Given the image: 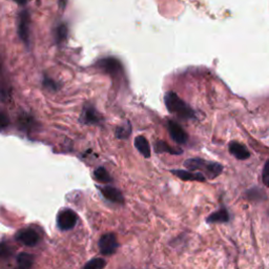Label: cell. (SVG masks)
I'll list each match as a JSON object with an SVG mask.
<instances>
[{
	"label": "cell",
	"instance_id": "6da1fadb",
	"mask_svg": "<svg viewBox=\"0 0 269 269\" xmlns=\"http://www.w3.org/2000/svg\"><path fill=\"white\" fill-rule=\"evenodd\" d=\"M164 102L166 109L170 114H174L182 120H190L196 118L195 111L189 105L182 100L174 92H168L165 94Z\"/></svg>",
	"mask_w": 269,
	"mask_h": 269
},
{
	"label": "cell",
	"instance_id": "7a4b0ae2",
	"mask_svg": "<svg viewBox=\"0 0 269 269\" xmlns=\"http://www.w3.org/2000/svg\"><path fill=\"white\" fill-rule=\"evenodd\" d=\"M184 166L190 171L202 172L208 179H215L222 174L223 166L217 162L206 161L200 158H191L184 162Z\"/></svg>",
	"mask_w": 269,
	"mask_h": 269
},
{
	"label": "cell",
	"instance_id": "3957f363",
	"mask_svg": "<svg viewBox=\"0 0 269 269\" xmlns=\"http://www.w3.org/2000/svg\"><path fill=\"white\" fill-rule=\"evenodd\" d=\"M95 66L102 73L110 75L112 77H118L123 72L120 61L116 58H113V57H108V58L97 61Z\"/></svg>",
	"mask_w": 269,
	"mask_h": 269
},
{
	"label": "cell",
	"instance_id": "277c9868",
	"mask_svg": "<svg viewBox=\"0 0 269 269\" xmlns=\"http://www.w3.org/2000/svg\"><path fill=\"white\" fill-rule=\"evenodd\" d=\"M77 221H78V217H77L75 211L65 208L57 216V226L62 232H67V230H71L76 226Z\"/></svg>",
	"mask_w": 269,
	"mask_h": 269
},
{
	"label": "cell",
	"instance_id": "5b68a950",
	"mask_svg": "<svg viewBox=\"0 0 269 269\" xmlns=\"http://www.w3.org/2000/svg\"><path fill=\"white\" fill-rule=\"evenodd\" d=\"M99 251L104 256H111L117 252L119 247L117 237L113 233L104 234L99 239Z\"/></svg>",
	"mask_w": 269,
	"mask_h": 269
},
{
	"label": "cell",
	"instance_id": "8992f818",
	"mask_svg": "<svg viewBox=\"0 0 269 269\" xmlns=\"http://www.w3.org/2000/svg\"><path fill=\"white\" fill-rule=\"evenodd\" d=\"M79 120L81 123L86 124V126H99V124H101L102 117L93 105L85 104Z\"/></svg>",
	"mask_w": 269,
	"mask_h": 269
},
{
	"label": "cell",
	"instance_id": "52a82bcc",
	"mask_svg": "<svg viewBox=\"0 0 269 269\" xmlns=\"http://www.w3.org/2000/svg\"><path fill=\"white\" fill-rule=\"evenodd\" d=\"M17 241L25 246H35L40 241V236L33 228H24L19 230L16 235Z\"/></svg>",
	"mask_w": 269,
	"mask_h": 269
},
{
	"label": "cell",
	"instance_id": "ba28073f",
	"mask_svg": "<svg viewBox=\"0 0 269 269\" xmlns=\"http://www.w3.org/2000/svg\"><path fill=\"white\" fill-rule=\"evenodd\" d=\"M167 130L169 133V136L176 143L181 144L182 145V144H185L187 142L188 140L187 134L178 122L172 120L167 121Z\"/></svg>",
	"mask_w": 269,
	"mask_h": 269
},
{
	"label": "cell",
	"instance_id": "9c48e42d",
	"mask_svg": "<svg viewBox=\"0 0 269 269\" xmlns=\"http://www.w3.org/2000/svg\"><path fill=\"white\" fill-rule=\"evenodd\" d=\"M18 33L21 40L28 45L30 43V15H28L27 11H23L19 17Z\"/></svg>",
	"mask_w": 269,
	"mask_h": 269
},
{
	"label": "cell",
	"instance_id": "30bf717a",
	"mask_svg": "<svg viewBox=\"0 0 269 269\" xmlns=\"http://www.w3.org/2000/svg\"><path fill=\"white\" fill-rule=\"evenodd\" d=\"M98 188L101 191L103 197L105 199H108L109 201H112L114 202V203H120V204H122L124 202V197L118 188L113 187L111 185L101 186V187L98 186Z\"/></svg>",
	"mask_w": 269,
	"mask_h": 269
},
{
	"label": "cell",
	"instance_id": "8fae6325",
	"mask_svg": "<svg viewBox=\"0 0 269 269\" xmlns=\"http://www.w3.org/2000/svg\"><path fill=\"white\" fill-rule=\"evenodd\" d=\"M172 175H175L179 179L183 181H199V182H205V176L199 171H188L183 169H172L170 170Z\"/></svg>",
	"mask_w": 269,
	"mask_h": 269
},
{
	"label": "cell",
	"instance_id": "7c38bea8",
	"mask_svg": "<svg viewBox=\"0 0 269 269\" xmlns=\"http://www.w3.org/2000/svg\"><path fill=\"white\" fill-rule=\"evenodd\" d=\"M228 148L229 152L238 160H246L251 157V152H249L247 147L239 142H230Z\"/></svg>",
	"mask_w": 269,
	"mask_h": 269
},
{
	"label": "cell",
	"instance_id": "4fadbf2b",
	"mask_svg": "<svg viewBox=\"0 0 269 269\" xmlns=\"http://www.w3.org/2000/svg\"><path fill=\"white\" fill-rule=\"evenodd\" d=\"M228 221H229L228 210L225 207H222L219 210L215 211V213L209 215L207 217L206 222L209 224H215V223H226Z\"/></svg>",
	"mask_w": 269,
	"mask_h": 269
},
{
	"label": "cell",
	"instance_id": "5bb4252c",
	"mask_svg": "<svg viewBox=\"0 0 269 269\" xmlns=\"http://www.w3.org/2000/svg\"><path fill=\"white\" fill-rule=\"evenodd\" d=\"M134 144V146H136V148L138 149V151L144 158L148 159L150 157V153H151L150 145H149V143L145 137H143V136L136 137Z\"/></svg>",
	"mask_w": 269,
	"mask_h": 269
},
{
	"label": "cell",
	"instance_id": "9a60e30c",
	"mask_svg": "<svg viewBox=\"0 0 269 269\" xmlns=\"http://www.w3.org/2000/svg\"><path fill=\"white\" fill-rule=\"evenodd\" d=\"M34 264V257L30 254H20L17 257L16 269H31Z\"/></svg>",
	"mask_w": 269,
	"mask_h": 269
},
{
	"label": "cell",
	"instance_id": "2e32d148",
	"mask_svg": "<svg viewBox=\"0 0 269 269\" xmlns=\"http://www.w3.org/2000/svg\"><path fill=\"white\" fill-rule=\"evenodd\" d=\"M155 150L158 153L159 152H168V153H171V155H181V153L183 152V150L182 149L171 147L164 141H157L155 144Z\"/></svg>",
	"mask_w": 269,
	"mask_h": 269
},
{
	"label": "cell",
	"instance_id": "e0dca14e",
	"mask_svg": "<svg viewBox=\"0 0 269 269\" xmlns=\"http://www.w3.org/2000/svg\"><path fill=\"white\" fill-rule=\"evenodd\" d=\"M94 176H95L96 180L100 182V183H103V184H109L113 181L111 175L104 167H99V168L96 169L94 171Z\"/></svg>",
	"mask_w": 269,
	"mask_h": 269
},
{
	"label": "cell",
	"instance_id": "ac0fdd59",
	"mask_svg": "<svg viewBox=\"0 0 269 269\" xmlns=\"http://www.w3.org/2000/svg\"><path fill=\"white\" fill-rule=\"evenodd\" d=\"M132 134V124L128 121V122H124L122 126L118 127L117 130H116V137L118 139H121V140H124V139H128Z\"/></svg>",
	"mask_w": 269,
	"mask_h": 269
},
{
	"label": "cell",
	"instance_id": "d6986e66",
	"mask_svg": "<svg viewBox=\"0 0 269 269\" xmlns=\"http://www.w3.org/2000/svg\"><path fill=\"white\" fill-rule=\"evenodd\" d=\"M107 266V261L102 258H94L86 263L82 269H103Z\"/></svg>",
	"mask_w": 269,
	"mask_h": 269
},
{
	"label": "cell",
	"instance_id": "ffe728a7",
	"mask_svg": "<svg viewBox=\"0 0 269 269\" xmlns=\"http://www.w3.org/2000/svg\"><path fill=\"white\" fill-rule=\"evenodd\" d=\"M67 35H69V30H67V26L66 24L64 23H61L59 24L58 26H57L56 28V41L57 43H62L66 40V38H67Z\"/></svg>",
	"mask_w": 269,
	"mask_h": 269
},
{
	"label": "cell",
	"instance_id": "44dd1931",
	"mask_svg": "<svg viewBox=\"0 0 269 269\" xmlns=\"http://www.w3.org/2000/svg\"><path fill=\"white\" fill-rule=\"evenodd\" d=\"M12 253V249L7 244L1 243L0 244V258H7Z\"/></svg>",
	"mask_w": 269,
	"mask_h": 269
},
{
	"label": "cell",
	"instance_id": "7402d4cb",
	"mask_svg": "<svg viewBox=\"0 0 269 269\" xmlns=\"http://www.w3.org/2000/svg\"><path fill=\"white\" fill-rule=\"evenodd\" d=\"M43 84L46 89H50L52 91H57L59 88L58 83H56L54 80L50 79V78H44V81H43Z\"/></svg>",
	"mask_w": 269,
	"mask_h": 269
},
{
	"label": "cell",
	"instance_id": "603a6c76",
	"mask_svg": "<svg viewBox=\"0 0 269 269\" xmlns=\"http://www.w3.org/2000/svg\"><path fill=\"white\" fill-rule=\"evenodd\" d=\"M269 162L266 161L265 162V165H264V168H263V174H262V179H263V183L265 186H268L269 185Z\"/></svg>",
	"mask_w": 269,
	"mask_h": 269
},
{
	"label": "cell",
	"instance_id": "cb8c5ba5",
	"mask_svg": "<svg viewBox=\"0 0 269 269\" xmlns=\"http://www.w3.org/2000/svg\"><path fill=\"white\" fill-rule=\"evenodd\" d=\"M9 124V120L8 117L4 113L0 112V131H2L4 129H6Z\"/></svg>",
	"mask_w": 269,
	"mask_h": 269
},
{
	"label": "cell",
	"instance_id": "d4e9b609",
	"mask_svg": "<svg viewBox=\"0 0 269 269\" xmlns=\"http://www.w3.org/2000/svg\"><path fill=\"white\" fill-rule=\"evenodd\" d=\"M15 1L18 2L19 4H24V3H26L27 1H30V0H15Z\"/></svg>",
	"mask_w": 269,
	"mask_h": 269
}]
</instances>
